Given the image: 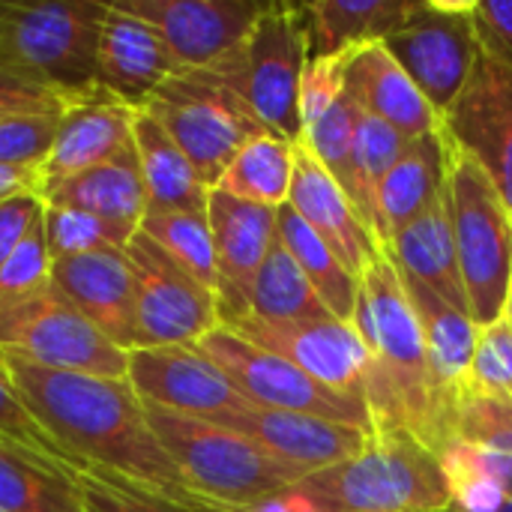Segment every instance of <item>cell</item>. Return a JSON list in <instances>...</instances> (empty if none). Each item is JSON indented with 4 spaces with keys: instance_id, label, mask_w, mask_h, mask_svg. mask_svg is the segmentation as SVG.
<instances>
[{
    "instance_id": "1",
    "label": "cell",
    "mask_w": 512,
    "mask_h": 512,
    "mask_svg": "<svg viewBox=\"0 0 512 512\" xmlns=\"http://www.w3.org/2000/svg\"><path fill=\"white\" fill-rule=\"evenodd\" d=\"M0 372L27 414L69 459L201 510L126 378L57 372L9 351H0Z\"/></svg>"
},
{
    "instance_id": "2",
    "label": "cell",
    "mask_w": 512,
    "mask_h": 512,
    "mask_svg": "<svg viewBox=\"0 0 512 512\" xmlns=\"http://www.w3.org/2000/svg\"><path fill=\"white\" fill-rule=\"evenodd\" d=\"M354 327L369 351L366 411L372 435L408 432L441 456L423 330L405 282L384 249L360 279Z\"/></svg>"
},
{
    "instance_id": "3",
    "label": "cell",
    "mask_w": 512,
    "mask_h": 512,
    "mask_svg": "<svg viewBox=\"0 0 512 512\" xmlns=\"http://www.w3.org/2000/svg\"><path fill=\"white\" fill-rule=\"evenodd\" d=\"M282 498L303 512L453 510V486L441 456L408 432L369 435L357 456L309 474Z\"/></svg>"
},
{
    "instance_id": "4",
    "label": "cell",
    "mask_w": 512,
    "mask_h": 512,
    "mask_svg": "<svg viewBox=\"0 0 512 512\" xmlns=\"http://www.w3.org/2000/svg\"><path fill=\"white\" fill-rule=\"evenodd\" d=\"M147 420L189 495L204 512H249L282 498L309 471L288 465L225 426L144 405Z\"/></svg>"
},
{
    "instance_id": "5",
    "label": "cell",
    "mask_w": 512,
    "mask_h": 512,
    "mask_svg": "<svg viewBox=\"0 0 512 512\" xmlns=\"http://www.w3.org/2000/svg\"><path fill=\"white\" fill-rule=\"evenodd\" d=\"M102 0H0V75L45 87L66 102L93 93Z\"/></svg>"
},
{
    "instance_id": "6",
    "label": "cell",
    "mask_w": 512,
    "mask_h": 512,
    "mask_svg": "<svg viewBox=\"0 0 512 512\" xmlns=\"http://www.w3.org/2000/svg\"><path fill=\"white\" fill-rule=\"evenodd\" d=\"M447 189L468 315L483 330L498 324L510 303L512 213L489 174L468 153L453 147V141Z\"/></svg>"
},
{
    "instance_id": "7",
    "label": "cell",
    "mask_w": 512,
    "mask_h": 512,
    "mask_svg": "<svg viewBox=\"0 0 512 512\" xmlns=\"http://www.w3.org/2000/svg\"><path fill=\"white\" fill-rule=\"evenodd\" d=\"M309 60L306 15L297 3H270L252 33L219 63L207 66L267 126L297 144L303 138L300 84Z\"/></svg>"
},
{
    "instance_id": "8",
    "label": "cell",
    "mask_w": 512,
    "mask_h": 512,
    "mask_svg": "<svg viewBox=\"0 0 512 512\" xmlns=\"http://www.w3.org/2000/svg\"><path fill=\"white\" fill-rule=\"evenodd\" d=\"M144 111L162 123L210 189L252 138L267 135L255 111L210 69L171 75L144 102Z\"/></svg>"
},
{
    "instance_id": "9",
    "label": "cell",
    "mask_w": 512,
    "mask_h": 512,
    "mask_svg": "<svg viewBox=\"0 0 512 512\" xmlns=\"http://www.w3.org/2000/svg\"><path fill=\"white\" fill-rule=\"evenodd\" d=\"M0 351L57 372L126 378L129 351L99 333L51 282L0 309Z\"/></svg>"
},
{
    "instance_id": "10",
    "label": "cell",
    "mask_w": 512,
    "mask_h": 512,
    "mask_svg": "<svg viewBox=\"0 0 512 512\" xmlns=\"http://www.w3.org/2000/svg\"><path fill=\"white\" fill-rule=\"evenodd\" d=\"M384 48L441 117L465 90L480 57L474 0H420L405 24L384 39Z\"/></svg>"
},
{
    "instance_id": "11",
    "label": "cell",
    "mask_w": 512,
    "mask_h": 512,
    "mask_svg": "<svg viewBox=\"0 0 512 512\" xmlns=\"http://www.w3.org/2000/svg\"><path fill=\"white\" fill-rule=\"evenodd\" d=\"M195 348L204 357H210L228 375V381L240 390V396L258 408L312 414V417H324L333 423H348V426H360V429L372 432L369 411L363 405L324 390L309 375H303L297 366H291L279 354L243 339L240 333H234L225 324L210 330Z\"/></svg>"
},
{
    "instance_id": "12",
    "label": "cell",
    "mask_w": 512,
    "mask_h": 512,
    "mask_svg": "<svg viewBox=\"0 0 512 512\" xmlns=\"http://www.w3.org/2000/svg\"><path fill=\"white\" fill-rule=\"evenodd\" d=\"M126 258L135 279V348L198 345L222 324L216 294L183 270L168 252H162L147 234L138 231L129 240Z\"/></svg>"
},
{
    "instance_id": "13",
    "label": "cell",
    "mask_w": 512,
    "mask_h": 512,
    "mask_svg": "<svg viewBox=\"0 0 512 512\" xmlns=\"http://www.w3.org/2000/svg\"><path fill=\"white\" fill-rule=\"evenodd\" d=\"M231 330L279 354L324 390L366 408L369 351L354 324L336 318L297 324H267L258 318H243L231 324Z\"/></svg>"
},
{
    "instance_id": "14",
    "label": "cell",
    "mask_w": 512,
    "mask_h": 512,
    "mask_svg": "<svg viewBox=\"0 0 512 512\" xmlns=\"http://www.w3.org/2000/svg\"><path fill=\"white\" fill-rule=\"evenodd\" d=\"M441 129L495 183L512 213V69L480 51L477 66L441 114Z\"/></svg>"
},
{
    "instance_id": "15",
    "label": "cell",
    "mask_w": 512,
    "mask_h": 512,
    "mask_svg": "<svg viewBox=\"0 0 512 512\" xmlns=\"http://www.w3.org/2000/svg\"><path fill=\"white\" fill-rule=\"evenodd\" d=\"M126 381L144 405L207 423L252 405L195 345L132 348Z\"/></svg>"
},
{
    "instance_id": "16",
    "label": "cell",
    "mask_w": 512,
    "mask_h": 512,
    "mask_svg": "<svg viewBox=\"0 0 512 512\" xmlns=\"http://www.w3.org/2000/svg\"><path fill=\"white\" fill-rule=\"evenodd\" d=\"M150 21L171 48L177 69H207L228 57L270 3L261 0H117Z\"/></svg>"
},
{
    "instance_id": "17",
    "label": "cell",
    "mask_w": 512,
    "mask_h": 512,
    "mask_svg": "<svg viewBox=\"0 0 512 512\" xmlns=\"http://www.w3.org/2000/svg\"><path fill=\"white\" fill-rule=\"evenodd\" d=\"M207 222L216 255L219 321L231 327L249 315L255 279L279 237L276 210L213 189L207 201Z\"/></svg>"
},
{
    "instance_id": "18",
    "label": "cell",
    "mask_w": 512,
    "mask_h": 512,
    "mask_svg": "<svg viewBox=\"0 0 512 512\" xmlns=\"http://www.w3.org/2000/svg\"><path fill=\"white\" fill-rule=\"evenodd\" d=\"M138 108L120 102L96 87L84 99L66 105L57 120L54 144L39 165V195L48 198L66 180L108 162L132 144V123Z\"/></svg>"
},
{
    "instance_id": "19",
    "label": "cell",
    "mask_w": 512,
    "mask_h": 512,
    "mask_svg": "<svg viewBox=\"0 0 512 512\" xmlns=\"http://www.w3.org/2000/svg\"><path fill=\"white\" fill-rule=\"evenodd\" d=\"M405 282V279H402ZM408 300L417 312L426 360H429V381H432V402H435V423L441 438V456L453 447V417L456 405L471 381V363L477 351L480 327L471 315L453 309L426 285L405 282Z\"/></svg>"
},
{
    "instance_id": "20",
    "label": "cell",
    "mask_w": 512,
    "mask_h": 512,
    "mask_svg": "<svg viewBox=\"0 0 512 512\" xmlns=\"http://www.w3.org/2000/svg\"><path fill=\"white\" fill-rule=\"evenodd\" d=\"M213 423L246 435L249 441L264 447L276 459L297 465L309 474L333 468L357 456L372 435L360 426L333 423V420L312 417V414L258 408V405H249L234 414H222Z\"/></svg>"
},
{
    "instance_id": "21",
    "label": "cell",
    "mask_w": 512,
    "mask_h": 512,
    "mask_svg": "<svg viewBox=\"0 0 512 512\" xmlns=\"http://www.w3.org/2000/svg\"><path fill=\"white\" fill-rule=\"evenodd\" d=\"M177 72V60L159 30L111 0L96 45V84L120 102L144 108Z\"/></svg>"
},
{
    "instance_id": "22",
    "label": "cell",
    "mask_w": 512,
    "mask_h": 512,
    "mask_svg": "<svg viewBox=\"0 0 512 512\" xmlns=\"http://www.w3.org/2000/svg\"><path fill=\"white\" fill-rule=\"evenodd\" d=\"M288 204L333 249L345 270L363 279L366 267L381 252V243L363 222L345 189L303 144H294V180Z\"/></svg>"
},
{
    "instance_id": "23",
    "label": "cell",
    "mask_w": 512,
    "mask_h": 512,
    "mask_svg": "<svg viewBox=\"0 0 512 512\" xmlns=\"http://www.w3.org/2000/svg\"><path fill=\"white\" fill-rule=\"evenodd\" d=\"M51 285L114 345H138L135 279L126 252H90L51 264Z\"/></svg>"
},
{
    "instance_id": "24",
    "label": "cell",
    "mask_w": 512,
    "mask_h": 512,
    "mask_svg": "<svg viewBox=\"0 0 512 512\" xmlns=\"http://www.w3.org/2000/svg\"><path fill=\"white\" fill-rule=\"evenodd\" d=\"M342 84L360 111L384 120L408 141L423 138L441 126L438 111L408 78V72L393 60L384 42H372L348 54Z\"/></svg>"
},
{
    "instance_id": "25",
    "label": "cell",
    "mask_w": 512,
    "mask_h": 512,
    "mask_svg": "<svg viewBox=\"0 0 512 512\" xmlns=\"http://www.w3.org/2000/svg\"><path fill=\"white\" fill-rule=\"evenodd\" d=\"M450 180V177H447ZM384 252L405 282L426 285L444 303L468 315V294L459 270L453 213H450V189L438 195V201L417 216L408 228H402Z\"/></svg>"
},
{
    "instance_id": "26",
    "label": "cell",
    "mask_w": 512,
    "mask_h": 512,
    "mask_svg": "<svg viewBox=\"0 0 512 512\" xmlns=\"http://www.w3.org/2000/svg\"><path fill=\"white\" fill-rule=\"evenodd\" d=\"M450 177V141L444 129L414 138L399 162L384 177L375 198V237L381 249L408 228L417 216H423L438 195L447 189Z\"/></svg>"
},
{
    "instance_id": "27",
    "label": "cell",
    "mask_w": 512,
    "mask_h": 512,
    "mask_svg": "<svg viewBox=\"0 0 512 512\" xmlns=\"http://www.w3.org/2000/svg\"><path fill=\"white\" fill-rule=\"evenodd\" d=\"M132 144L138 153L147 210L159 213H207L210 186L192 165V159L174 144L156 117L138 108L132 123Z\"/></svg>"
},
{
    "instance_id": "28",
    "label": "cell",
    "mask_w": 512,
    "mask_h": 512,
    "mask_svg": "<svg viewBox=\"0 0 512 512\" xmlns=\"http://www.w3.org/2000/svg\"><path fill=\"white\" fill-rule=\"evenodd\" d=\"M420 0H315L303 6L309 57H348L372 42H384Z\"/></svg>"
},
{
    "instance_id": "29",
    "label": "cell",
    "mask_w": 512,
    "mask_h": 512,
    "mask_svg": "<svg viewBox=\"0 0 512 512\" xmlns=\"http://www.w3.org/2000/svg\"><path fill=\"white\" fill-rule=\"evenodd\" d=\"M45 201L78 207L129 234H138L141 219L147 216V189H144L135 144H129L108 162L66 180Z\"/></svg>"
},
{
    "instance_id": "30",
    "label": "cell",
    "mask_w": 512,
    "mask_h": 512,
    "mask_svg": "<svg viewBox=\"0 0 512 512\" xmlns=\"http://www.w3.org/2000/svg\"><path fill=\"white\" fill-rule=\"evenodd\" d=\"M276 231H279V243L306 273L315 294L324 300L327 312L336 321L354 324L360 279L345 270V264L333 255V249L303 222V216L291 204H282L276 210Z\"/></svg>"
},
{
    "instance_id": "31",
    "label": "cell",
    "mask_w": 512,
    "mask_h": 512,
    "mask_svg": "<svg viewBox=\"0 0 512 512\" xmlns=\"http://www.w3.org/2000/svg\"><path fill=\"white\" fill-rule=\"evenodd\" d=\"M0 507L9 512H84L60 459L36 456L0 438Z\"/></svg>"
},
{
    "instance_id": "32",
    "label": "cell",
    "mask_w": 512,
    "mask_h": 512,
    "mask_svg": "<svg viewBox=\"0 0 512 512\" xmlns=\"http://www.w3.org/2000/svg\"><path fill=\"white\" fill-rule=\"evenodd\" d=\"M294 180V144L267 132L252 138L225 168L216 189L261 207L279 210L288 204Z\"/></svg>"
},
{
    "instance_id": "33",
    "label": "cell",
    "mask_w": 512,
    "mask_h": 512,
    "mask_svg": "<svg viewBox=\"0 0 512 512\" xmlns=\"http://www.w3.org/2000/svg\"><path fill=\"white\" fill-rule=\"evenodd\" d=\"M246 318H258L267 324H297V321H327L333 318L324 306V300L315 294L306 273L297 267V261L288 255V249L273 243L267 261L261 264V273L252 288V306Z\"/></svg>"
},
{
    "instance_id": "34",
    "label": "cell",
    "mask_w": 512,
    "mask_h": 512,
    "mask_svg": "<svg viewBox=\"0 0 512 512\" xmlns=\"http://www.w3.org/2000/svg\"><path fill=\"white\" fill-rule=\"evenodd\" d=\"M408 138L399 135L393 126L384 120L360 111L357 132H354V147H351V201L363 222L375 234V198L390 174V168L399 162V156L408 150Z\"/></svg>"
},
{
    "instance_id": "35",
    "label": "cell",
    "mask_w": 512,
    "mask_h": 512,
    "mask_svg": "<svg viewBox=\"0 0 512 512\" xmlns=\"http://www.w3.org/2000/svg\"><path fill=\"white\" fill-rule=\"evenodd\" d=\"M138 231L147 234L162 252H168L183 270H189L201 285H207L216 294V255L207 213L147 210Z\"/></svg>"
},
{
    "instance_id": "36",
    "label": "cell",
    "mask_w": 512,
    "mask_h": 512,
    "mask_svg": "<svg viewBox=\"0 0 512 512\" xmlns=\"http://www.w3.org/2000/svg\"><path fill=\"white\" fill-rule=\"evenodd\" d=\"M60 471L75 486L84 512H204L147 492L117 474L81 465L75 459H60Z\"/></svg>"
},
{
    "instance_id": "37",
    "label": "cell",
    "mask_w": 512,
    "mask_h": 512,
    "mask_svg": "<svg viewBox=\"0 0 512 512\" xmlns=\"http://www.w3.org/2000/svg\"><path fill=\"white\" fill-rule=\"evenodd\" d=\"M42 225H45V246H48L51 264L63 258L90 255V252H126L129 240L135 237L93 213L51 204V201H45Z\"/></svg>"
},
{
    "instance_id": "38",
    "label": "cell",
    "mask_w": 512,
    "mask_h": 512,
    "mask_svg": "<svg viewBox=\"0 0 512 512\" xmlns=\"http://www.w3.org/2000/svg\"><path fill=\"white\" fill-rule=\"evenodd\" d=\"M357 120H360V108L342 90V96L315 123H309L303 129V138L297 141L333 174V180L345 189L348 198H351V147H354Z\"/></svg>"
},
{
    "instance_id": "39",
    "label": "cell",
    "mask_w": 512,
    "mask_h": 512,
    "mask_svg": "<svg viewBox=\"0 0 512 512\" xmlns=\"http://www.w3.org/2000/svg\"><path fill=\"white\" fill-rule=\"evenodd\" d=\"M453 444H474L512 453V399L468 384L456 405Z\"/></svg>"
},
{
    "instance_id": "40",
    "label": "cell",
    "mask_w": 512,
    "mask_h": 512,
    "mask_svg": "<svg viewBox=\"0 0 512 512\" xmlns=\"http://www.w3.org/2000/svg\"><path fill=\"white\" fill-rule=\"evenodd\" d=\"M63 114V111H60ZM60 114H15L0 120V165L39 171L45 162Z\"/></svg>"
},
{
    "instance_id": "41",
    "label": "cell",
    "mask_w": 512,
    "mask_h": 512,
    "mask_svg": "<svg viewBox=\"0 0 512 512\" xmlns=\"http://www.w3.org/2000/svg\"><path fill=\"white\" fill-rule=\"evenodd\" d=\"M51 282V255L45 246V225L42 219L30 228L21 246L3 261L0 267V309L39 291Z\"/></svg>"
},
{
    "instance_id": "42",
    "label": "cell",
    "mask_w": 512,
    "mask_h": 512,
    "mask_svg": "<svg viewBox=\"0 0 512 512\" xmlns=\"http://www.w3.org/2000/svg\"><path fill=\"white\" fill-rule=\"evenodd\" d=\"M468 384L512 399V327L507 318L480 330Z\"/></svg>"
},
{
    "instance_id": "43",
    "label": "cell",
    "mask_w": 512,
    "mask_h": 512,
    "mask_svg": "<svg viewBox=\"0 0 512 512\" xmlns=\"http://www.w3.org/2000/svg\"><path fill=\"white\" fill-rule=\"evenodd\" d=\"M0 438L12 441L15 447H24L36 456H45V459H69L48 438V432L27 414V408L21 405V399L15 396V390L9 387L3 372H0Z\"/></svg>"
},
{
    "instance_id": "44",
    "label": "cell",
    "mask_w": 512,
    "mask_h": 512,
    "mask_svg": "<svg viewBox=\"0 0 512 512\" xmlns=\"http://www.w3.org/2000/svg\"><path fill=\"white\" fill-rule=\"evenodd\" d=\"M345 75V57L330 60V57H309L303 69V84H300V114H303V129L315 123L345 90L342 84Z\"/></svg>"
},
{
    "instance_id": "45",
    "label": "cell",
    "mask_w": 512,
    "mask_h": 512,
    "mask_svg": "<svg viewBox=\"0 0 512 512\" xmlns=\"http://www.w3.org/2000/svg\"><path fill=\"white\" fill-rule=\"evenodd\" d=\"M480 51L512 69V0H474Z\"/></svg>"
},
{
    "instance_id": "46",
    "label": "cell",
    "mask_w": 512,
    "mask_h": 512,
    "mask_svg": "<svg viewBox=\"0 0 512 512\" xmlns=\"http://www.w3.org/2000/svg\"><path fill=\"white\" fill-rule=\"evenodd\" d=\"M42 213H45V198L36 192H18L0 198V267L21 246V240L42 219Z\"/></svg>"
},
{
    "instance_id": "47",
    "label": "cell",
    "mask_w": 512,
    "mask_h": 512,
    "mask_svg": "<svg viewBox=\"0 0 512 512\" xmlns=\"http://www.w3.org/2000/svg\"><path fill=\"white\" fill-rule=\"evenodd\" d=\"M66 105L72 102H66L63 96L45 87L0 75V120L15 117V114H60L66 111Z\"/></svg>"
},
{
    "instance_id": "48",
    "label": "cell",
    "mask_w": 512,
    "mask_h": 512,
    "mask_svg": "<svg viewBox=\"0 0 512 512\" xmlns=\"http://www.w3.org/2000/svg\"><path fill=\"white\" fill-rule=\"evenodd\" d=\"M18 192H36L39 195V171L0 165V198L18 195Z\"/></svg>"
},
{
    "instance_id": "49",
    "label": "cell",
    "mask_w": 512,
    "mask_h": 512,
    "mask_svg": "<svg viewBox=\"0 0 512 512\" xmlns=\"http://www.w3.org/2000/svg\"><path fill=\"white\" fill-rule=\"evenodd\" d=\"M249 512H303L300 507H294L291 501H285V498H276V501H270V504H264V507H258V510H249Z\"/></svg>"
},
{
    "instance_id": "50",
    "label": "cell",
    "mask_w": 512,
    "mask_h": 512,
    "mask_svg": "<svg viewBox=\"0 0 512 512\" xmlns=\"http://www.w3.org/2000/svg\"><path fill=\"white\" fill-rule=\"evenodd\" d=\"M507 321H510V327H512V294H510V303H507V315H504Z\"/></svg>"
},
{
    "instance_id": "51",
    "label": "cell",
    "mask_w": 512,
    "mask_h": 512,
    "mask_svg": "<svg viewBox=\"0 0 512 512\" xmlns=\"http://www.w3.org/2000/svg\"><path fill=\"white\" fill-rule=\"evenodd\" d=\"M504 512H512V504H510V507H507V510H504Z\"/></svg>"
},
{
    "instance_id": "52",
    "label": "cell",
    "mask_w": 512,
    "mask_h": 512,
    "mask_svg": "<svg viewBox=\"0 0 512 512\" xmlns=\"http://www.w3.org/2000/svg\"><path fill=\"white\" fill-rule=\"evenodd\" d=\"M0 512H9V510H3V507H0Z\"/></svg>"
}]
</instances>
